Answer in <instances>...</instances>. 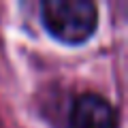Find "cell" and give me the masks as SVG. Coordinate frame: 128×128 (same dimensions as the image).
<instances>
[{"mask_svg":"<svg viewBox=\"0 0 128 128\" xmlns=\"http://www.w3.org/2000/svg\"><path fill=\"white\" fill-rule=\"evenodd\" d=\"M41 11L47 32L66 45L86 43L98 24L96 6L90 0H45Z\"/></svg>","mask_w":128,"mask_h":128,"instance_id":"cell-1","label":"cell"},{"mask_svg":"<svg viewBox=\"0 0 128 128\" xmlns=\"http://www.w3.org/2000/svg\"><path fill=\"white\" fill-rule=\"evenodd\" d=\"M70 128H118V113L100 94H81L70 109Z\"/></svg>","mask_w":128,"mask_h":128,"instance_id":"cell-2","label":"cell"}]
</instances>
